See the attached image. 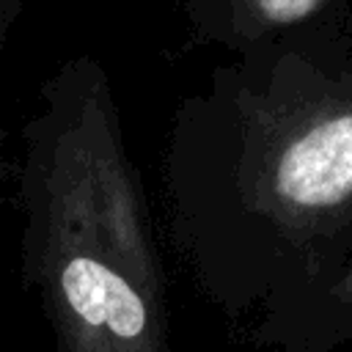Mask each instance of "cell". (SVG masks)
<instances>
[{"mask_svg":"<svg viewBox=\"0 0 352 352\" xmlns=\"http://www.w3.org/2000/svg\"><path fill=\"white\" fill-rule=\"evenodd\" d=\"M195 30L239 52L245 47L352 14L349 0H184Z\"/></svg>","mask_w":352,"mask_h":352,"instance_id":"4","label":"cell"},{"mask_svg":"<svg viewBox=\"0 0 352 352\" xmlns=\"http://www.w3.org/2000/svg\"><path fill=\"white\" fill-rule=\"evenodd\" d=\"M236 55L173 118L168 201L192 278L253 330L352 253V14Z\"/></svg>","mask_w":352,"mask_h":352,"instance_id":"1","label":"cell"},{"mask_svg":"<svg viewBox=\"0 0 352 352\" xmlns=\"http://www.w3.org/2000/svg\"><path fill=\"white\" fill-rule=\"evenodd\" d=\"M25 250L60 352H168L165 278L110 80L91 58L44 88L25 162Z\"/></svg>","mask_w":352,"mask_h":352,"instance_id":"2","label":"cell"},{"mask_svg":"<svg viewBox=\"0 0 352 352\" xmlns=\"http://www.w3.org/2000/svg\"><path fill=\"white\" fill-rule=\"evenodd\" d=\"M14 16H16V0H0V44H3Z\"/></svg>","mask_w":352,"mask_h":352,"instance_id":"5","label":"cell"},{"mask_svg":"<svg viewBox=\"0 0 352 352\" xmlns=\"http://www.w3.org/2000/svg\"><path fill=\"white\" fill-rule=\"evenodd\" d=\"M248 338L283 352H330L352 341V253L316 286L248 330Z\"/></svg>","mask_w":352,"mask_h":352,"instance_id":"3","label":"cell"}]
</instances>
